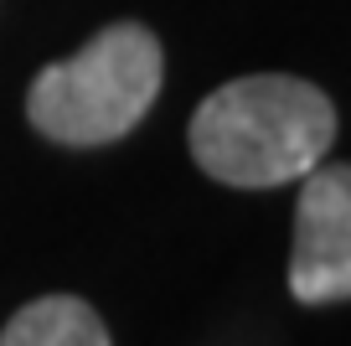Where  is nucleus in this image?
I'll return each mask as SVG.
<instances>
[{"instance_id": "nucleus-1", "label": "nucleus", "mask_w": 351, "mask_h": 346, "mask_svg": "<svg viewBox=\"0 0 351 346\" xmlns=\"http://www.w3.org/2000/svg\"><path fill=\"white\" fill-rule=\"evenodd\" d=\"M336 108L315 83L289 73L232 78L191 114V161L222 186H289L326 161Z\"/></svg>"}, {"instance_id": "nucleus-2", "label": "nucleus", "mask_w": 351, "mask_h": 346, "mask_svg": "<svg viewBox=\"0 0 351 346\" xmlns=\"http://www.w3.org/2000/svg\"><path fill=\"white\" fill-rule=\"evenodd\" d=\"M165 78V52L150 26L114 21L73 57L42 67L26 93V119L57 145H109L124 140L150 114Z\"/></svg>"}, {"instance_id": "nucleus-3", "label": "nucleus", "mask_w": 351, "mask_h": 346, "mask_svg": "<svg viewBox=\"0 0 351 346\" xmlns=\"http://www.w3.org/2000/svg\"><path fill=\"white\" fill-rule=\"evenodd\" d=\"M300 181L289 295L300 305H341L351 295V171L320 161Z\"/></svg>"}, {"instance_id": "nucleus-4", "label": "nucleus", "mask_w": 351, "mask_h": 346, "mask_svg": "<svg viewBox=\"0 0 351 346\" xmlns=\"http://www.w3.org/2000/svg\"><path fill=\"white\" fill-rule=\"evenodd\" d=\"M0 346H109V325L77 295H42L11 315Z\"/></svg>"}]
</instances>
